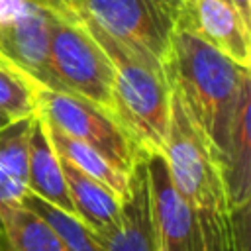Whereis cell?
Instances as JSON below:
<instances>
[{
    "instance_id": "1",
    "label": "cell",
    "mask_w": 251,
    "mask_h": 251,
    "mask_svg": "<svg viewBox=\"0 0 251 251\" xmlns=\"http://www.w3.org/2000/svg\"><path fill=\"white\" fill-rule=\"evenodd\" d=\"M169 176L192 210L204 251H235L233 220L222 163L194 124L178 88L173 84L167 137L161 151Z\"/></svg>"
},
{
    "instance_id": "2",
    "label": "cell",
    "mask_w": 251,
    "mask_h": 251,
    "mask_svg": "<svg viewBox=\"0 0 251 251\" xmlns=\"http://www.w3.org/2000/svg\"><path fill=\"white\" fill-rule=\"evenodd\" d=\"M171 47V80L222 163L237 112L251 96L249 69L235 65L184 25L176 27Z\"/></svg>"
},
{
    "instance_id": "3",
    "label": "cell",
    "mask_w": 251,
    "mask_h": 251,
    "mask_svg": "<svg viewBox=\"0 0 251 251\" xmlns=\"http://www.w3.org/2000/svg\"><path fill=\"white\" fill-rule=\"evenodd\" d=\"M84 25L104 49L114 69V102L120 126L131 135L141 155L163 151L173 80L169 69L151 53L131 47L82 16Z\"/></svg>"
},
{
    "instance_id": "4",
    "label": "cell",
    "mask_w": 251,
    "mask_h": 251,
    "mask_svg": "<svg viewBox=\"0 0 251 251\" xmlns=\"http://www.w3.org/2000/svg\"><path fill=\"white\" fill-rule=\"evenodd\" d=\"M49 63L67 92L92 102L118 122L112 63L84 25L82 18L76 22L53 18Z\"/></svg>"
},
{
    "instance_id": "5",
    "label": "cell",
    "mask_w": 251,
    "mask_h": 251,
    "mask_svg": "<svg viewBox=\"0 0 251 251\" xmlns=\"http://www.w3.org/2000/svg\"><path fill=\"white\" fill-rule=\"evenodd\" d=\"M35 114L47 124L100 151L112 165L129 175L143 157L131 135L104 110L78 94L31 86Z\"/></svg>"
},
{
    "instance_id": "6",
    "label": "cell",
    "mask_w": 251,
    "mask_h": 251,
    "mask_svg": "<svg viewBox=\"0 0 251 251\" xmlns=\"http://www.w3.org/2000/svg\"><path fill=\"white\" fill-rule=\"evenodd\" d=\"M82 16L112 37L157 57L167 69L182 0H80Z\"/></svg>"
},
{
    "instance_id": "7",
    "label": "cell",
    "mask_w": 251,
    "mask_h": 251,
    "mask_svg": "<svg viewBox=\"0 0 251 251\" xmlns=\"http://www.w3.org/2000/svg\"><path fill=\"white\" fill-rule=\"evenodd\" d=\"M53 18L31 0H0V61L31 86L67 92L49 63Z\"/></svg>"
},
{
    "instance_id": "8",
    "label": "cell",
    "mask_w": 251,
    "mask_h": 251,
    "mask_svg": "<svg viewBox=\"0 0 251 251\" xmlns=\"http://www.w3.org/2000/svg\"><path fill=\"white\" fill-rule=\"evenodd\" d=\"M157 251H204L196 218L176 192L161 153L145 155Z\"/></svg>"
},
{
    "instance_id": "9",
    "label": "cell",
    "mask_w": 251,
    "mask_h": 251,
    "mask_svg": "<svg viewBox=\"0 0 251 251\" xmlns=\"http://www.w3.org/2000/svg\"><path fill=\"white\" fill-rule=\"evenodd\" d=\"M180 25L194 31L235 65L251 67L249 20L226 0H182Z\"/></svg>"
},
{
    "instance_id": "10",
    "label": "cell",
    "mask_w": 251,
    "mask_h": 251,
    "mask_svg": "<svg viewBox=\"0 0 251 251\" xmlns=\"http://www.w3.org/2000/svg\"><path fill=\"white\" fill-rule=\"evenodd\" d=\"M102 251H157V233L151 212L145 157L129 175V192L122 200L116 226L104 233H92Z\"/></svg>"
},
{
    "instance_id": "11",
    "label": "cell",
    "mask_w": 251,
    "mask_h": 251,
    "mask_svg": "<svg viewBox=\"0 0 251 251\" xmlns=\"http://www.w3.org/2000/svg\"><path fill=\"white\" fill-rule=\"evenodd\" d=\"M27 190L75 216L59 155L51 145L43 118L37 114L31 118L27 143Z\"/></svg>"
},
{
    "instance_id": "12",
    "label": "cell",
    "mask_w": 251,
    "mask_h": 251,
    "mask_svg": "<svg viewBox=\"0 0 251 251\" xmlns=\"http://www.w3.org/2000/svg\"><path fill=\"white\" fill-rule=\"evenodd\" d=\"M61 169L67 180L69 196L75 208V216L92 231L104 233L116 226L122 210V200L102 182L84 175L65 159H61Z\"/></svg>"
},
{
    "instance_id": "13",
    "label": "cell",
    "mask_w": 251,
    "mask_h": 251,
    "mask_svg": "<svg viewBox=\"0 0 251 251\" xmlns=\"http://www.w3.org/2000/svg\"><path fill=\"white\" fill-rule=\"evenodd\" d=\"M45 129H47V135L51 139L53 149L57 151V155L61 159H65L67 163H71L73 167H76L84 175H88L94 180L108 186L120 200H124L127 196V192H129V175L131 173L126 175L116 165H112L100 151H96L94 147H90L88 143H84L80 139H75V137L67 135L65 131L57 129L55 126H51L47 122H45Z\"/></svg>"
},
{
    "instance_id": "14",
    "label": "cell",
    "mask_w": 251,
    "mask_h": 251,
    "mask_svg": "<svg viewBox=\"0 0 251 251\" xmlns=\"http://www.w3.org/2000/svg\"><path fill=\"white\" fill-rule=\"evenodd\" d=\"M251 96L243 100L229 137L227 151L222 159L224 180L231 212L249 206L251 198V137H249Z\"/></svg>"
},
{
    "instance_id": "15",
    "label": "cell",
    "mask_w": 251,
    "mask_h": 251,
    "mask_svg": "<svg viewBox=\"0 0 251 251\" xmlns=\"http://www.w3.org/2000/svg\"><path fill=\"white\" fill-rule=\"evenodd\" d=\"M0 235L12 251H69L55 229L22 204L0 208Z\"/></svg>"
},
{
    "instance_id": "16",
    "label": "cell",
    "mask_w": 251,
    "mask_h": 251,
    "mask_svg": "<svg viewBox=\"0 0 251 251\" xmlns=\"http://www.w3.org/2000/svg\"><path fill=\"white\" fill-rule=\"evenodd\" d=\"M22 206L29 208L39 218H43L55 229V233L61 237V241L67 245L69 251H102L100 245L96 243L92 231L76 216L67 214L65 210L41 200L39 196L31 194L29 190L24 194Z\"/></svg>"
},
{
    "instance_id": "17",
    "label": "cell",
    "mask_w": 251,
    "mask_h": 251,
    "mask_svg": "<svg viewBox=\"0 0 251 251\" xmlns=\"http://www.w3.org/2000/svg\"><path fill=\"white\" fill-rule=\"evenodd\" d=\"M33 116L12 120L4 127H0V169L25 186H27V143H29V129Z\"/></svg>"
},
{
    "instance_id": "18",
    "label": "cell",
    "mask_w": 251,
    "mask_h": 251,
    "mask_svg": "<svg viewBox=\"0 0 251 251\" xmlns=\"http://www.w3.org/2000/svg\"><path fill=\"white\" fill-rule=\"evenodd\" d=\"M0 112L10 120L29 118L35 114L31 84L0 61Z\"/></svg>"
},
{
    "instance_id": "19",
    "label": "cell",
    "mask_w": 251,
    "mask_h": 251,
    "mask_svg": "<svg viewBox=\"0 0 251 251\" xmlns=\"http://www.w3.org/2000/svg\"><path fill=\"white\" fill-rule=\"evenodd\" d=\"M33 4L45 8L47 12L55 14L61 20L76 22L82 18V4L80 0H31Z\"/></svg>"
},
{
    "instance_id": "20",
    "label": "cell",
    "mask_w": 251,
    "mask_h": 251,
    "mask_svg": "<svg viewBox=\"0 0 251 251\" xmlns=\"http://www.w3.org/2000/svg\"><path fill=\"white\" fill-rule=\"evenodd\" d=\"M229 2L241 12V16L245 20H249V16H251V0H229Z\"/></svg>"
},
{
    "instance_id": "21",
    "label": "cell",
    "mask_w": 251,
    "mask_h": 251,
    "mask_svg": "<svg viewBox=\"0 0 251 251\" xmlns=\"http://www.w3.org/2000/svg\"><path fill=\"white\" fill-rule=\"evenodd\" d=\"M8 122H12V120H10V118H8V116H6L4 112H0V127H4V126H6Z\"/></svg>"
},
{
    "instance_id": "22",
    "label": "cell",
    "mask_w": 251,
    "mask_h": 251,
    "mask_svg": "<svg viewBox=\"0 0 251 251\" xmlns=\"http://www.w3.org/2000/svg\"><path fill=\"white\" fill-rule=\"evenodd\" d=\"M226 2H229V0H226Z\"/></svg>"
}]
</instances>
